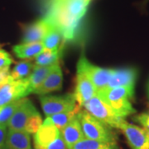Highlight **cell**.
<instances>
[{"mask_svg":"<svg viewBox=\"0 0 149 149\" xmlns=\"http://www.w3.org/2000/svg\"><path fill=\"white\" fill-rule=\"evenodd\" d=\"M46 19L60 31L64 41H71L76 37L80 19L70 15L60 1L55 0Z\"/></svg>","mask_w":149,"mask_h":149,"instance_id":"obj_1","label":"cell"},{"mask_svg":"<svg viewBox=\"0 0 149 149\" xmlns=\"http://www.w3.org/2000/svg\"><path fill=\"white\" fill-rule=\"evenodd\" d=\"M133 94L134 88L131 87H117L110 90L104 89L97 92V95L104 99L113 112L122 118L136 112L129 101V98L133 97Z\"/></svg>","mask_w":149,"mask_h":149,"instance_id":"obj_2","label":"cell"},{"mask_svg":"<svg viewBox=\"0 0 149 149\" xmlns=\"http://www.w3.org/2000/svg\"><path fill=\"white\" fill-rule=\"evenodd\" d=\"M77 117L86 139L105 143H117L116 136L111 127L98 120L87 110L80 109Z\"/></svg>","mask_w":149,"mask_h":149,"instance_id":"obj_3","label":"cell"},{"mask_svg":"<svg viewBox=\"0 0 149 149\" xmlns=\"http://www.w3.org/2000/svg\"><path fill=\"white\" fill-rule=\"evenodd\" d=\"M84 106L92 116L111 128H120L124 118L118 117L104 99L97 94L85 103Z\"/></svg>","mask_w":149,"mask_h":149,"instance_id":"obj_4","label":"cell"},{"mask_svg":"<svg viewBox=\"0 0 149 149\" xmlns=\"http://www.w3.org/2000/svg\"><path fill=\"white\" fill-rule=\"evenodd\" d=\"M40 102L46 116L72 110L75 108V97L74 94L65 95L42 96Z\"/></svg>","mask_w":149,"mask_h":149,"instance_id":"obj_5","label":"cell"},{"mask_svg":"<svg viewBox=\"0 0 149 149\" xmlns=\"http://www.w3.org/2000/svg\"><path fill=\"white\" fill-rule=\"evenodd\" d=\"M77 65L84 70L86 75L95 87L97 92L106 88L113 69H104L91 64L85 57V55L80 56Z\"/></svg>","mask_w":149,"mask_h":149,"instance_id":"obj_6","label":"cell"},{"mask_svg":"<svg viewBox=\"0 0 149 149\" xmlns=\"http://www.w3.org/2000/svg\"><path fill=\"white\" fill-rule=\"evenodd\" d=\"M31 93L27 79L13 80L0 88V106L25 98Z\"/></svg>","mask_w":149,"mask_h":149,"instance_id":"obj_7","label":"cell"},{"mask_svg":"<svg viewBox=\"0 0 149 149\" xmlns=\"http://www.w3.org/2000/svg\"><path fill=\"white\" fill-rule=\"evenodd\" d=\"M131 149H149V133L143 128L123 121L120 128Z\"/></svg>","mask_w":149,"mask_h":149,"instance_id":"obj_8","label":"cell"},{"mask_svg":"<svg viewBox=\"0 0 149 149\" xmlns=\"http://www.w3.org/2000/svg\"><path fill=\"white\" fill-rule=\"evenodd\" d=\"M97 94L95 87L91 80L86 75L84 70L77 65L76 86L74 91V97L80 107L84 106L86 102Z\"/></svg>","mask_w":149,"mask_h":149,"instance_id":"obj_9","label":"cell"},{"mask_svg":"<svg viewBox=\"0 0 149 149\" xmlns=\"http://www.w3.org/2000/svg\"><path fill=\"white\" fill-rule=\"evenodd\" d=\"M53 27L46 17L25 26L23 27L22 43L42 42Z\"/></svg>","mask_w":149,"mask_h":149,"instance_id":"obj_10","label":"cell"},{"mask_svg":"<svg viewBox=\"0 0 149 149\" xmlns=\"http://www.w3.org/2000/svg\"><path fill=\"white\" fill-rule=\"evenodd\" d=\"M36 112H37V110L33 105L32 101L28 99L24 98L20 106L17 109L14 114L8 122V130L24 131L27 119Z\"/></svg>","mask_w":149,"mask_h":149,"instance_id":"obj_11","label":"cell"},{"mask_svg":"<svg viewBox=\"0 0 149 149\" xmlns=\"http://www.w3.org/2000/svg\"><path fill=\"white\" fill-rule=\"evenodd\" d=\"M136 79L137 70L134 68L129 67L122 69H113L105 90H110L117 87L134 88Z\"/></svg>","mask_w":149,"mask_h":149,"instance_id":"obj_12","label":"cell"},{"mask_svg":"<svg viewBox=\"0 0 149 149\" xmlns=\"http://www.w3.org/2000/svg\"><path fill=\"white\" fill-rule=\"evenodd\" d=\"M61 135V131L48 119H45L42 126L34 134V146L36 149H43L54 142Z\"/></svg>","mask_w":149,"mask_h":149,"instance_id":"obj_13","label":"cell"},{"mask_svg":"<svg viewBox=\"0 0 149 149\" xmlns=\"http://www.w3.org/2000/svg\"><path fill=\"white\" fill-rule=\"evenodd\" d=\"M62 70L59 63L55 65L52 72L48 74L42 84L34 91V94L37 95H46L53 91H60L62 87Z\"/></svg>","mask_w":149,"mask_h":149,"instance_id":"obj_14","label":"cell"},{"mask_svg":"<svg viewBox=\"0 0 149 149\" xmlns=\"http://www.w3.org/2000/svg\"><path fill=\"white\" fill-rule=\"evenodd\" d=\"M61 133L68 149L72 148L75 144L85 139L80 120L77 116L61 130Z\"/></svg>","mask_w":149,"mask_h":149,"instance_id":"obj_15","label":"cell"},{"mask_svg":"<svg viewBox=\"0 0 149 149\" xmlns=\"http://www.w3.org/2000/svg\"><path fill=\"white\" fill-rule=\"evenodd\" d=\"M4 149H32L30 134L25 131L8 130Z\"/></svg>","mask_w":149,"mask_h":149,"instance_id":"obj_16","label":"cell"},{"mask_svg":"<svg viewBox=\"0 0 149 149\" xmlns=\"http://www.w3.org/2000/svg\"><path fill=\"white\" fill-rule=\"evenodd\" d=\"M44 50L43 43H21L13 47V52L16 55L17 57L25 60L35 59L39 54H41Z\"/></svg>","mask_w":149,"mask_h":149,"instance_id":"obj_17","label":"cell"},{"mask_svg":"<svg viewBox=\"0 0 149 149\" xmlns=\"http://www.w3.org/2000/svg\"><path fill=\"white\" fill-rule=\"evenodd\" d=\"M56 64L53 65H49V66H38V65L34 66L32 73L27 78L32 93H33L42 84L43 81L47 77L48 74L52 72V70L54 69L55 65Z\"/></svg>","mask_w":149,"mask_h":149,"instance_id":"obj_18","label":"cell"},{"mask_svg":"<svg viewBox=\"0 0 149 149\" xmlns=\"http://www.w3.org/2000/svg\"><path fill=\"white\" fill-rule=\"evenodd\" d=\"M80 105L79 106L76 105L75 108L72 110L62 112V113H56V114H53V115L48 116V117H47V119H48L50 122L52 123L53 125H55L61 131L72 119H74V118L77 116V114H78V113H79L80 109Z\"/></svg>","mask_w":149,"mask_h":149,"instance_id":"obj_19","label":"cell"},{"mask_svg":"<svg viewBox=\"0 0 149 149\" xmlns=\"http://www.w3.org/2000/svg\"><path fill=\"white\" fill-rule=\"evenodd\" d=\"M63 47L61 46L57 51L55 52H45L43 51L41 54H39L35 60V64L38 66H49L59 63L58 61L62 56Z\"/></svg>","mask_w":149,"mask_h":149,"instance_id":"obj_20","label":"cell"},{"mask_svg":"<svg viewBox=\"0 0 149 149\" xmlns=\"http://www.w3.org/2000/svg\"><path fill=\"white\" fill-rule=\"evenodd\" d=\"M34 65L32 61L26 60L17 63L14 68L11 71V76L13 80H22L27 79L31 74Z\"/></svg>","mask_w":149,"mask_h":149,"instance_id":"obj_21","label":"cell"},{"mask_svg":"<svg viewBox=\"0 0 149 149\" xmlns=\"http://www.w3.org/2000/svg\"><path fill=\"white\" fill-rule=\"evenodd\" d=\"M23 99L24 98L8 103L3 106H0V126L8 127V124L10 121L11 118L14 114L17 109L20 106Z\"/></svg>","mask_w":149,"mask_h":149,"instance_id":"obj_22","label":"cell"},{"mask_svg":"<svg viewBox=\"0 0 149 149\" xmlns=\"http://www.w3.org/2000/svg\"><path fill=\"white\" fill-rule=\"evenodd\" d=\"M62 35L56 27H53L52 30L48 33V35L42 41L43 47L45 52H55L60 48V43L62 39Z\"/></svg>","mask_w":149,"mask_h":149,"instance_id":"obj_23","label":"cell"},{"mask_svg":"<svg viewBox=\"0 0 149 149\" xmlns=\"http://www.w3.org/2000/svg\"><path fill=\"white\" fill-rule=\"evenodd\" d=\"M70 149H118L117 143H105L91 139H85Z\"/></svg>","mask_w":149,"mask_h":149,"instance_id":"obj_24","label":"cell"},{"mask_svg":"<svg viewBox=\"0 0 149 149\" xmlns=\"http://www.w3.org/2000/svg\"><path fill=\"white\" fill-rule=\"evenodd\" d=\"M42 124V119L38 112H36L27 119L24 131L28 134H35Z\"/></svg>","mask_w":149,"mask_h":149,"instance_id":"obj_25","label":"cell"},{"mask_svg":"<svg viewBox=\"0 0 149 149\" xmlns=\"http://www.w3.org/2000/svg\"><path fill=\"white\" fill-rule=\"evenodd\" d=\"M9 67L10 66H7V67L0 69V88L13 80L12 76H11Z\"/></svg>","mask_w":149,"mask_h":149,"instance_id":"obj_26","label":"cell"},{"mask_svg":"<svg viewBox=\"0 0 149 149\" xmlns=\"http://www.w3.org/2000/svg\"><path fill=\"white\" fill-rule=\"evenodd\" d=\"M134 121L139 123L140 125L143 126V128H145L149 133V112H144L133 118Z\"/></svg>","mask_w":149,"mask_h":149,"instance_id":"obj_27","label":"cell"},{"mask_svg":"<svg viewBox=\"0 0 149 149\" xmlns=\"http://www.w3.org/2000/svg\"><path fill=\"white\" fill-rule=\"evenodd\" d=\"M13 62V60L10 55L4 50L0 49V69L7 66H10Z\"/></svg>","mask_w":149,"mask_h":149,"instance_id":"obj_28","label":"cell"},{"mask_svg":"<svg viewBox=\"0 0 149 149\" xmlns=\"http://www.w3.org/2000/svg\"><path fill=\"white\" fill-rule=\"evenodd\" d=\"M43 149H68L65 143L64 139L61 136V135L59 136L57 139H56L54 142H52V143H50L48 146H47L45 148Z\"/></svg>","mask_w":149,"mask_h":149,"instance_id":"obj_29","label":"cell"},{"mask_svg":"<svg viewBox=\"0 0 149 149\" xmlns=\"http://www.w3.org/2000/svg\"><path fill=\"white\" fill-rule=\"evenodd\" d=\"M7 133H8L7 127L0 126V149H4Z\"/></svg>","mask_w":149,"mask_h":149,"instance_id":"obj_30","label":"cell"},{"mask_svg":"<svg viewBox=\"0 0 149 149\" xmlns=\"http://www.w3.org/2000/svg\"><path fill=\"white\" fill-rule=\"evenodd\" d=\"M148 95H149V84H148Z\"/></svg>","mask_w":149,"mask_h":149,"instance_id":"obj_31","label":"cell"}]
</instances>
